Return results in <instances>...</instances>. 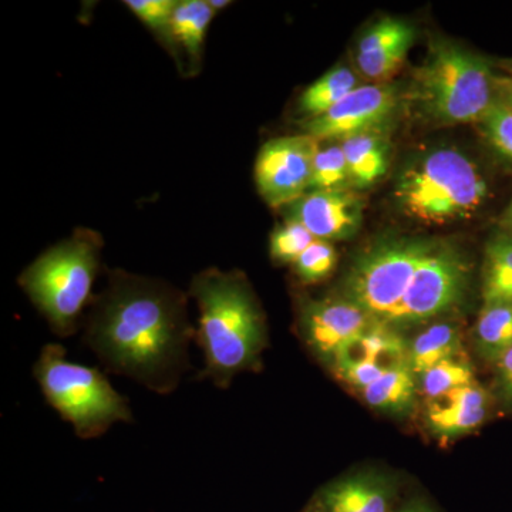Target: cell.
<instances>
[{"instance_id":"13","label":"cell","mask_w":512,"mask_h":512,"mask_svg":"<svg viewBox=\"0 0 512 512\" xmlns=\"http://www.w3.org/2000/svg\"><path fill=\"white\" fill-rule=\"evenodd\" d=\"M340 146L348 163L349 180L356 187H369L386 174L389 154L383 138L376 133L346 138Z\"/></svg>"},{"instance_id":"20","label":"cell","mask_w":512,"mask_h":512,"mask_svg":"<svg viewBox=\"0 0 512 512\" xmlns=\"http://www.w3.org/2000/svg\"><path fill=\"white\" fill-rule=\"evenodd\" d=\"M323 501L328 512H387L383 491L360 480L335 485L325 494Z\"/></svg>"},{"instance_id":"3","label":"cell","mask_w":512,"mask_h":512,"mask_svg":"<svg viewBox=\"0 0 512 512\" xmlns=\"http://www.w3.org/2000/svg\"><path fill=\"white\" fill-rule=\"evenodd\" d=\"M495 80L480 56L437 42L413 74L410 99L421 116L441 126L478 123L494 103Z\"/></svg>"},{"instance_id":"29","label":"cell","mask_w":512,"mask_h":512,"mask_svg":"<svg viewBox=\"0 0 512 512\" xmlns=\"http://www.w3.org/2000/svg\"><path fill=\"white\" fill-rule=\"evenodd\" d=\"M497 387L501 400L512 409V349L497 363Z\"/></svg>"},{"instance_id":"16","label":"cell","mask_w":512,"mask_h":512,"mask_svg":"<svg viewBox=\"0 0 512 512\" xmlns=\"http://www.w3.org/2000/svg\"><path fill=\"white\" fill-rule=\"evenodd\" d=\"M355 73L348 67H335L312 83L299 99V110L309 119L322 116L357 89Z\"/></svg>"},{"instance_id":"22","label":"cell","mask_w":512,"mask_h":512,"mask_svg":"<svg viewBox=\"0 0 512 512\" xmlns=\"http://www.w3.org/2000/svg\"><path fill=\"white\" fill-rule=\"evenodd\" d=\"M349 180V168L340 144L318 148L313 163L312 191L339 190Z\"/></svg>"},{"instance_id":"26","label":"cell","mask_w":512,"mask_h":512,"mask_svg":"<svg viewBox=\"0 0 512 512\" xmlns=\"http://www.w3.org/2000/svg\"><path fill=\"white\" fill-rule=\"evenodd\" d=\"M336 261L338 255L335 248L328 241L315 239L295 262L296 274L303 282L315 284L332 274Z\"/></svg>"},{"instance_id":"8","label":"cell","mask_w":512,"mask_h":512,"mask_svg":"<svg viewBox=\"0 0 512 512\" xmlns=\"http://www.w3.org/2000/svg\"><path fill=\"white\" fill-rule=\"evenodd\" d=\"M467 274L466 259L458 249L451 245H434L414 272L402 301L384 322H421L447 311L460 301Z\"/></svg>"},{"instance_id":"30","label":"cell","mask_w":512,"mask_h":512,"mask_svg":"<svg viewBox=\"0 0 512 512\" xmlns=\"http://www.w3.org/2000/svg\"><path fill=\"white\" fill-rule=\"evenodd\" d=\"M495 96L512 113V80H495Z\"/></svg>"},{"instance_id":"17","label":"cell","mask_w":512,"mask_h":512,"mask_svg":"<svg viewBox=\"0 0 512 512\" xmlns=\"http://www.w3.org/2000/svg\"><path fill=\"white\" fill-rule=\"evenodd\" d=\"M416 384L409 363L384 373L363 390L366 402L376 409L400 412L413 403Z\"/></svg>"},{"instance_id":"1","label":"cell","mask_w":512,"mask_h":512,"mask_svg":"<svg viewBox=\"0 0 512 512\" xmlns=\"http://www.w3.org/2000/svg\"><path fill=\"white\" fill-rule=\"evenodd\" d=\"M192 329L180 291L117 272L94 306L87 342L113 372L157 393L180 383Z\"/></svg>"},{"instance_id":"27","label":"cell","mask_w":512,"mask_h":512,"mask_svg":"<svg viewBox=\"0 0 512 512\" xmlns=\"http://www.w3.org/2000/svg\"><path fill=\"white\" fill-rule=\"evenodd\" d=\"M478 124L488 143L501 156L512 161V113L497 99V96Z\"/></svg>"},{"instance_id":"4","label":"cell","mask_w":512,"mask_h":512,"mask_svg":"<svg viewBox=\"0 0 512 512\" xmlns=\"http://www.w3.org/2000/svg\"><path fill=\"white\" fill-rule=\"evenodd\" d=\"M101 239L80 229L47 249L20 276L30 301L59 335H70L89 301L100 265Z\"/></svg>"},{"instance_id":"19","label":"cell","mask_w":512,"mask_h":512,"mask_svg":"<svg viewBox=\"0 0 512 512\" xmlns=\"http://www.w3.org/2000/svg\"><path fill=\"white\" fill-rule=\"evenodd\" d=\"M458 348L457 330L441 323L421 333L409 353V366L414 375H424L431 367L451 359Z\"/></svg>"},{"instance_id":"7","label":"cell","mask_w":512,"mask_h":512,"mask_svg":"<svg viewBox=\"0 0 512 512\" xmlns=\"http://www.w3.org/2000/svg\"><path fill=\"white\" fill-rule=\"evenodd\" d=\"M431 242L396 239L370 249L350 272L348 291L355 303L373 319L383 320L402 301Z\"/></svg>"},{"instance_id":"21","label":"cell","mask_w":512,"mask_h":512,"mask_svg":"<svg viewBox=\"0 0 512 512\" xmlns=\"http://www.w3.org/2000/svg\"><path fill=\"white\" fill-rule=\"evenodd\" d=\"M414 40L412 26L399 19L386 18L367 30L357 46V55H377L393 47L410 45Z\"/></svg>"},{"instance_id":"32","label":"cell","mask_w":512,"mask_h":512,"mask_svg":"<svg viewBox=\"0 0 512 512\" xmlns=\"http://www.w3.org/2000/svg\"><path fill=\"white\" fill-rule=\"evenodd\" d=\"M505 222H507L508 227L512 228V201L510 207H508L507 214H505Z\"/></svg>"},{"instance_id":"33","label":"cell","mask_w":512,"mask_h":512,"mask_svg":"<svg viewBox=\"0 0 512 512\" xmlns=\"http://www.w3.org/2000/svg\"><path fill=\"white\" fill-rule=\"evenodd\" d=\"M403 512H426V511L420 510V508H410V510H406Z\"/></svg>"},{"instance_id":"6","label":"cell","mask_w":512,"mask_h":512,"mask_svg":"<svg viewBox=\"0 0 512 512\" xmlns=\"http://www.w3.org/2000/svg\"><path fill=\"white\" fill-rule=\"evenodd\" d=\"M35 373L46 399L83 439L130 420L126 400L109 380L93 367L69 362L62 346L43 348Z\"/></svg>"},{"instance_id":"5","label":"cell","mask_w":512,"mask_h":512,"mask_svg":"<svg viewBox=\"0 0 512 512\" xmlns=\"http://www.w3.org/2000/svg\"><path fill=\"white\" fill-rule=\"evenodd\" d=\"M487 184L473 161L451 148L433 151L400 175L396 198L424 224L470 217L483 204Z\"/></svg>"},{"instance_id":"24","label":"cell","mask_w":512,"mask_h":512,"mask_svg":"<svg viewBox=\"0 0 512 512\" xmlns=\"http://www.w3.org/2000/svg\"><path fill=\"white\" fill-rule=\"evenodd\" d=\"M470 384H474L473 369L453 357L431 367L423 375V393L431 400Z\"/></svg>"},{"instance_id":"12","label":"cell","mask_w":512,"mask_h":512,"mask_svg":"<svg viewBox=\"0 0 512 512\" xmlns=\"http://www.w3.org/2000/svg\"><path fill=\"white\" fill-rule=\"evenodd\" d=\"M291 220L301 222L316 239H343L353 235L362 220V202L355 192L311 191L288 205Z\"/></svg>"},{"instance_id":"9","label":"cell","mask_w":512,"mask_h":512,"mask_svg":"<svg viewBox=\"0 0 512 512\" xmlns=\"http://www.w3.org/2000/svg\"><path fill=\"white\" fill-rule=\"evenodd\" d=\"M320 141L301 136L279 137L259 150L255 161V183L271 207H288L311 190L313 163Z\"/></svg>"},{"instance_id":"25","label":"cell","mask_w":512,"mask_h":512,"mask_svg":"<svg viewBox=\"0 0 512 512\" xmlns=\"http://www.w3.org/2000/svg\"><path fill=\"white\" fill-rule=\"evenodd\" d=\"M315 239L301 222L286 221L272 232L271 256L281 264H295Z\"/></svg>"},{"instance_id":"14","label":"cell","mask_w":512,"mask_h":512,"mask_svg":"<svg viewBox=\"0 0 512 512\" xmlns=\"http://www.w3.org/2000/svg\"><path fill=\"white\" fill-rule=\"evenodd\" d=\"M484 305H512V237L498 235L485 248Z\"/></svg>"},{"instance_id":"2","label":"cell","mask_w":512,"mask_h":512,"mask_svg":"<svg viewBox=\"0 0 512 512\" xmlns=\"http://www.w3.org/2000/svg\"><path fill=\"white\" fill-rule=\"evenodd\" d=\"M200 309V340L207 373L224 386L258 359L264 346V320L241 276L207 269L192 282Z\"/></svg>"},{"instance_id":"34","label":"cell","mask_w":512,"mask_h":512,"mask_svg":"<svg viewBox=\"0 0 512 512\" xmlns=\"http://www.w3.org/2000/svg\"><path fill=\"white\" fill-rule=\"evenodd\" d=\"M508 66H510V70L512 72V62L510 64H508Z\"/></svg>"},{"instance_id":"15","label":"cell","mask_w":512,"mask_h":512,"mask_svg":"<svg viewBox=\"0 0 512 512\" xmlns=\"http://www.w3.org/2000/svg\"><path fill=\"white\" fill-rule=\"evenodd\" d=\"M214 15L208 0H183L174 10L171 37L184 47L192 64L201 62L205 35Z\"/></svg>"},{"instance_id":"10","label":"cell","mask_w":512,"mask_h":512,"mask_svg":"<svg viewBox=\"0 0 512 512\" xmlns=\"http://www.w3.org/2000/svg\"><path fill=\"white\" fill-rule=\"evenodd\" d=\"M397 106L393 87L387 84L359 86L322 116L303 123L308 136L320 141H343L375 133L392 117Z\"/></svg>"},{"instance_id":"31","label":"cell","mask_w":512,"mask_h":512,"mask_svg":"<svg viewBox=\"0 0 512 512\" xmlns=\"http://www.w3.org/2000/svg\"><path fill=\"white\" fill-rule=\"evenodd\" d=\"M208 2H210L211 8L214 9L215 12L228 8V6L231 5L229 0H208Z\"/></svg>"},{"instance_id":"28","label":"cell","mask_w":512,"mask_h":512,"mask_svg":"<svg viewBox=\"0 0 512 512\" xmlns=\"http://www.w3.org/2000/svg\"><path fill=\"white\" fill-rule=\"evenodd\" d=\"M124 5L148 28L161 33L165 39H173L171 20L178 5L177 0H126Z\"/></svg>"},{"instance_id":"18","label":"cell","mask_w":512,"mask_h":512,"mask_svg":"<svg viewBox=\"0 0 512 512\" xmlns=\"http://www.w3.org/2000/svg\"><path fill=\"white\" fill-rule=\"evenodd\" d=\"M481 355L497 363L512 349V305H484L477 323Z\"/></svg>"},{"instance_id":"23","label":"cell","mask_w":512,"mask_h":512,"mask_svg":"<svg viewBox=\"0 0 512 512\" xmlns=\"http://www.w3.org/2000/svg\"><path fill=\"white\" fill-rule=\"evenodd\" d=\"M487 417V409H458L431 400L427 420L431 429L444 436H457L477 429Z\"/></svg>"},{"instance_id":"11","label":"cell","mask_w":512,"mask_h":512,"mask_svg":"<svg viewBox=\"0 0 512 512\" xmlns=\"http://www.w3.org/2000/svg\"><path fill=\"white\" fill-rule=\"evenodd\" d=\"M372 319L353 302L326 299L303 308L302 329L318 355L335 360L372 328Z\"/></svg>"}]
</instances>
